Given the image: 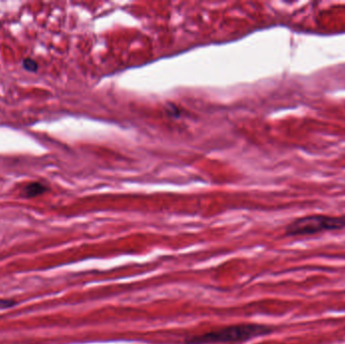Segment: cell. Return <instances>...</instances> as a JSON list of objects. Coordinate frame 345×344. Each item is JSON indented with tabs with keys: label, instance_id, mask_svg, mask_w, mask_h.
Masks as SVG:
<instances>
[{
	"label": "cell",
	"instance_id": "4",
	"mask_svg": "<svg viewBox=\"0 0 345 344\" xmlns=\"http://www.w3.org/2000/svg\"><path fill=\"white\" fill-rule=\"evenodd\" d=\"M22 66H23V68H24L26 71H29V72H37L38 69H39L38 63H37L35 60L30 59V58H26V59L23 60Z\"/></svg>",
	"mask_w": 345,
	"mask_h": 344
},
{
	"label": "cell",
	"instance_id": "1",
	"mask_svg": "<svg viewBox=\"0 0 345 344\" xmlns=\"http://www.w3.org/2000/svg\"><path fill=\"white\" fill-rule=\"evenodd\" d=\"M275 331L272 326L243 323L211 330L185 338L184 344L244 343L253 338L266 336Z\"/></svg>",
	"mask_w": 345,
	"mask_h": 344
},
{
	"label": "cell",
	"instance_id": "2",
	"mask_svg": "<svg viewBox=\"0 0 345 344\" xmlns=\"http://www.w3.org/2000/svg\"><path fill=\"white\" fill-rule=\"evenodd\" d=\"M345 228V216L309 215L298 218L287 225V236H307L325 231L340 230Z\"/></svg>",
	"mask_w": 345,
	"mask_h": 344
},
{
	"label": "cell",
	"instance_id": "3",
	"mask_svg": "<svg viewBox=\"0 0 345 344\" xmlns=\"http://www.w3.org/2000/svg\"><path fill=\"white\" fill-rule=\"evenodd\" d=\"M48 191V187L41 182H33L28 184L22 190V196L24 198H35L44 194Z\"/></svg>",
	"mask_w": 345,
	"mask_h": 344
},
{
	"label": "cell",
	"instance_id": "5",
	"mask_svg": "<svg viewBox=\"0 0 345 344\" xmlns=\"http://www.w3.org/2000/svg\"><path fill=\"white\" fill-rule=\"evenodd\" d=\"M16 303L13 300H8V299H0V309H7L11 308L15 305Z\"/></svg>",
	"mask_w": 345,
	"mask_h": 344
}]
</instances>
